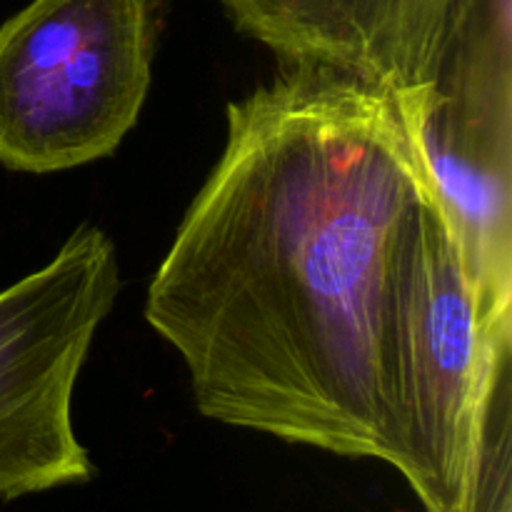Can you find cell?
Returning <instances> with one entry per match:
<instances>
[{"mask_svg": "<svg viewBox=\"0 0 512 512\" xmlns=\"http://www.w3.org/2000/svg\"><path fill=\"white\" fill-rule=\"evenodd\" d=\"M145 323L200 413L340 458L413 463V343L450 228L420 88L283 65L228 105Z\"/></svg>", "mask_w": 512, "mask_h": 512, "instance_id": "6da1fadb", "label": "cell"}, {"mask_svg": "<svg viewBox=\"0 0 512 512\" xmlns=\"http://www.w3.org/2000/svg\"><path fill=\"white\" fill-rule=\"evenodd\" d=\"M163 0H30L0 25V163L48 175L108 158L153 83Z\"/></svg>", "mask_w": 512, "mask_h": 512, "instance_id": "7a4b0ae2", "label": "cell"}, {"mask_svg": "<svg viewBox=\"0 0 512 512\" xmlns=\"http://www.w3.org/2000/svg\"><path fill=\"white\" fill-rule=\"evenodd\" d=\"M420 143L493 343L512 340V0H455Z\"/></svg>", "mask_w": 512, "mask_h": 512, "instance_id": "3957f363", "label": "cell"}, {"mask_svg": "<svg viewBox=\"0 0 512 512\" xmlns=\"http://www.w3.org/2000/svg\"><path fill=\"white\" fill-rule=\"evenodd\" d=\"M118 293L115 245L95 225L0 290V500L95 475L73 428V393Z\"/></svg>", "mask_w": 512, "mask_h": 512, "instance_id": "277c9868", "label": "cell"}, {"mask_svg": "<svg viewBox=\"0 0 512 512\" xmlns=\"http://www.w3.org/2000/svg\"><path fill=\"white\" fill-rule=\"evenodd\" d=\"M283 65L325 68L393 90L428 85L455 0H218Z\"/></svg>", "mask_w": 512, "mask_h": 512, "instance_id": "5b68a950", "label": "cell"}, {"mask_svg": "<svg viewBox=\"0 0 512 512\" xmlns=\"http://www.w3.org/2000/svg\"><path fill=\"white\" fill-rule=\"evenodd\" d=\"M463 512H512V358L500 365L485 403Z\"/></svg>", "mask_w": 512, "mask_h": 512, "instance_id": "8992f818", "label": "cell"}]
</instances>
